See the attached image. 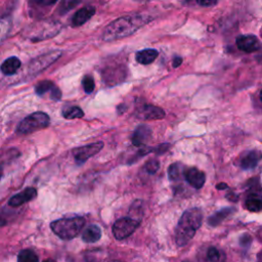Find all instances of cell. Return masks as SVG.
<instances>
[{
    "label": "cell",
    "instance_id": "20",
    "mask_svg": "<svg viewBox=\"0 0 262 262\" xmlns=\"http://www.w3.org/2000/svg\"><path fill=\"white\" fill-rule=\"evenodd\" d=\"M235 212L234 208H223L217 212H215L213 215H211L208 218V224L210 226H217L219 225L226 217H228L230 214Z\"/></svg>",
    "mask_w": 262,
    "mask_h": 262
},
{
    "label": "cell",
    "instance_id": "35",
    "mask_svg": "<svg viewBox=\"0 0 262 262\" xmlns=\"http://www.w3.org/2000/svg\"><path fill=\"white\" fill-rule=\"evenodd\" d=\"M43 262H55V261L52 260V259H47V260H45V261H43Z\"/></svg>",
    "mask_w": 262,
    "mask_h": 262
},
{
    "label": "cell",
    "instance_id": "30",
    "mask_svg": "<svg viewBox=\"0 0 262 262\" xmlns=\"http://www.w3.org/2000/svg\"><path fill=\"white\" fill-rule=\"evenodd\" d=\"M197 3L201 7H212L218 3V0H197Z\"/></svg>",
    "mask_w": 262,
    "mask_h": 262
},
{
    "label": "cell",
    "instance_id": "19",
    "mask_svg": "<svg viewBox=\"0 0 262 262\" xmlns=\"http://www.w3.org/2000/svg\"><path fill=\"white\" fill-rule=\"evenodd\" d=\"M185 171H186V167L182 163L177 162L171 164L168 168L169 180L172 182L181 181L182 178H185Z\"/></svg>",
    "mask_w": 262,
    "mask_h": 262
},
{
    "label": "cell",
    "instance_id": "32",
    "mask_svg": "<svg viewBox=\"0 0 262 262\" xmlns=\"http://www.w3.org/2000/svg\"><path fill=\"white\" fill-rule=\"evenodd\" d=\"M251 237L248 236V235H244L242 238H241V245L244 246V247H249V245L251 244Z\"/></svg>",
    "mask_w": 262,
    "mask_h": 262
},
{
    "label": "cell",
    "instance_id": "7",
    "mask_svg": "<svg viewBox=\"0 0 262 262\" xmlns=\"http://www.w3.org/2000/svg\"><path fill=\"white\" fill-rule=\"evenodd\" d=\"M140 221L131 217H123L113 224V235L117 240H124L130 237L139 226Z\"/></svg>",
    "mask_w": 262,
    "mask_h": 262
},
{
    "label": "cell",
    "instance_id": "12",
    "mask_svg": "<svg viewBox=\"0 0 262 262\" xmlns=\"http://www.w3.org/2000/svg\"><path fill=\"white\" fill-rule=\"evenodd\" d=\"M36 197H37V190L35 188H27L21 193L12 197L9 201V206L20 207L23 204L34 200Z\"/></svg>",
    "mask_w": 262,
    "mask_h": 262
},
{
    "label": "cell",
    "instance_id": "21",
    "mask_svg": "<svg viewBox=\"0 0 262 262\" xmlns=\"http://www.w3.org/2000/svg\"><path fill=\"white\" fill-rule=\"evenodd\" d=\"M245 207L250 212L262 211V198L256 194L250 195L245 201Z\"/></svg>",
    "mask_w": 262,
    "mask_h": 262
},
{
    "label": "cell",
    "instance_id": "5",
    "mask_svg": "<svg viewBox=\"0 0 262 262\" xmlns=\"http://www.w3.org/2000/svg\"><path fill=\"white\" fill-rule=\"evenodd\" d=\"M49 123H50V118L46 113L35 112L20 122L17 128V133L25 134V135L30 134L38 130L47 128Z\"/></svg>",
    "mask_w": 262,
    "mask_h": 262
},
{
    "label": "cell",
    "instance_id": "24",
    "mask_svg": "<svg viewBox=\"0 0 262 262\" xmlns=\"http://www.w3.org/2000/svg\"><path fill=\"white\" fill-rule=\"evenodd\" d=\"M84 116V112L79 107H70L63 111V117L68 120L82 118Z\"/></svg>",
    "mask_w": 262,
    "mask_h": 262
},
{
    "label": "cell",
    "instance_id": "33",
    "mask_svg": "<svg viewBox=\"0 0 262 262\" xmlns=\"http://www.w3.org/2000/svg\"><path fill=\"white\" fill-rule=\"evenodd\" d=\"M183 63V59L181 56H176L172 61V65L174 68H179Z\"/></svg>",
    "mask_w": 262,
    "mask_h": 262
},
{
    "label": "cell",
    "instance_id": "34",
    "mask_svg": "<svg viewBox=\"0 0 262 262\" xmlns=\"http://www.w3.org/2000/svg\"><path fill=\"white\" fill-rule=\"evenodd\" d=\"M227 188H228L227 185H226V184H223V183L218 184V185L216 186V189H217V190H225V189H227Z\"/></svg>",
    "mask_w": 262,
    "mask_h": 262
},
{
    "label": "cell",
    "instance_id": "29",
    "mask_svg": "<svg viewBox=\"0 0 262 262\" xmlns=\"http://www.w3.org/2000/svg\"><path fill=\"white\" fill-rule=\"evenodd\" d=\"M34 4L38 5L39 7H51L57 3V0H33Z\"/></svg>",
    "mask_w": 262,
    "mask_h": 262
},
{
    "label": "cell",
    "instance_id": "40",
    "mask_svg": "<svg viewBox=\"0 0 262 262\" xmlns=\"http://www.w3.org/2000/svg\"><path fill=\"white\" fill-rule=\"evenodd\" d=\"M140 2H141V0H140Z\"/></svg>",
    "mask_w": 262,
    "mask_h": 262
},
{
    "label": "cell",
    "instance_id": "4",
    "mask_svg": "<svg viewBox=\"0 0 262 262\" xmlns=\"http://www.w3.org/2000/svg\"><path fill=\"white\" fill-rule=\"evenodd\" d=\"M62 26L59 22H41L32 25L26 30L25 36L32 42L52 38L60 33Z\"/></svg>",
    "mask_w": 262,
    "mask_h": 262
},
{
    "label": "cell",
    "instance_id": "10",
    "mask_svg": "<svg viewBox=\"0 0 262 262\" xmlns=\"http://www.w3.org/2000/svg\"><path fill=\"white\" fill-rule=\"evenodd\" d=\"M136 115L138 118L143 120H161L165 117V112L163 109L153 106V105H144L140 107Z\"/></svg>",
    "mask_w": 262,
    "mask_h": 262
},
{
    "label": "cell",
    "instance_id": "15",
    "mask_svg": "<svg viewBox=\"0 0 262 262\" xmlns=\"http://www.w3.org/2000/svg\"><path fill=\"white\" fill-rule=\"evenodd\" d=\"M96 14V9L93 7H86L78 12L75 13L73 19H72V25L73 26H81L85 24L87 21H90Z\"/></svg>",
    "mask_w": 262,
    "mask_h": 262
},
{
    "label": "cell",
    "instance_id": "9",
    "mask_svg": "<svg viewBox=\"0 0 262 262\" xmlns=\"http://www.w3.org/2000/svg\"><path fill=\"white\" fill-rule=\"evenodd\" d=\"M185 180L191 187L196 190L203 188L206 182V174L196 167L187 168L185 171Z\"/></svg>",
    "mask_w": 262,
    "mask_h": 262
},
{
    "label": "cell",
    "instance_id": "27",
    "mask_svg": "<svg viewBox=\"0 0 262 262\" xmlns=\"http://www.w3.org/2000/svg\"><path fill=\"white\" fill-rule=\"evenodd\" d=\"M82 86H83V90L86 94L91 95L92 93H94V91L96 89L94 78L92 76H85L82 80Z\"/></svg>",
    "mask_w": 262,
    "mask_h": 262
},
{
    "label": "cell",
    "instance_id": "3",
    "mask_svg": "<svg viewBox=\"0 0 262 262\" xmlns=\"http://www.w3.org/2000/svg\"><path fill=\"white\" fill-rule=\"evenodd\" d=\"M85 225V218L82 216L65 217L50 223L51 230L62 240L70 241L76 238Z\"/></svg>",
    "mask_w": 262,
    "mask_h": 262
},
{
    "label": "cell",
    "instance_id": "26",
    "mask_svg": "<svg viewBox=\"0 0 262 262\" xmlns=\"http://www.w3.org/2000/svg\"><path fill=\"white\" fill-rule=\"evenodd\" d=\"M80 0H63L59 8V13L61 15H65L72 9H74L76 6H78Z\"/></svg>",
    "mask_w": 262,
    "mask_h": 262
},
{
    "label": "cell",
    "instance_id": "22",
    "mask_svg": "<svg viewBox=\"0 0 262 262\" xmlns=\"http://www.w3.org/2000/svg\"><path fill=\"white\" fill-rule=\"evenodd\" d=\"M18 262H39V257L32 249H24L18 255Z\"/></svg>",
    "mask_w": 262,
    "mask_h": 262
},
{
    "label": "cell",
    "instance_id": "2",
    "mask_svg": "<svg viewBox=\"0 0 262 262\" xmlns=\"http://www.w3.org/2000/svg\"><path fill=\"white\" fill-rule=\"evenodd\" d=\"M203 222V212L199 208L188 209L184 212L176 228V241L181 247L186 246L195 237Z\"/></svg>",
    "mask_w": 262,
    "mask_h": 262
},
{
    "label": "cell",
    "instance_id": "1",
    "mask_svg": "<svg viewBox=\"0 0 262 262\" xmlns=\"http://www.w3.org/2000/svg\"><path fill=\"white\" fill-rule=\"evenodd\" d=\"M152 19L144 15H131L126 17H121L113 21L106 29L103 34V39L105 41H114L122 39L134 34L137 30L148 24Z\"/></svg>",
    "mask_w": 262,
    "mask_h": 262
},
{
    "label": "cell",
    "instance_id": "28",
    "mask_svg": "<svg viewBox=\"0 0 262 262\" xmlns=\"http://www.w3.org/2000/svg\"><path fill=\"white\" fill-rule=\"evenodd\" d=\"M160 168V162L156 159H152L148 161L144 165V169L149 174H155Z\"/></svg>",
    "mask_w": 262,
    "mask_h": 262
},
{
    "label": "cell",
    "instance_id": "31",
    "mask_svg": "<svg viewBox=\"0 0 262 262\" xmlns=\"http://www.w3.org/2000/svg\"><path fill=\"white\" fill-rule=\"evenodd\" d=\"M50 98H51L53 101H60V100H61V98H62V93H61V91L57 89L56 86L51 91V93H50Z\"/></svg>",
    "mask_w": 262,
    "mask_h": 262
},
{
    "label": "cell",
    "instance_id": "16",
    "mask_svg": "<svg viewBox=\"0 0 262 262\" xmlns=\"http://www.w3.org/2000/svg\"><path fill=\"white\" fill-rule=\"evenodd\" d=\"M102 238V228L97 224H92L86 227L82 234V240L86 243H96Z\"/></svg>",
    "mask_w": 262,
    "mask_h": 262
},
{
    "label": "cell",
    "instance_id": "18",
    "mask_svg": "<svg viewBox=\"0 0 262 262\" xmlns=\"http://www.w3.org/2000/svg\"><path fill=\"white\" fill-rule=\"evenodd\" d=\"M158 55H159V52L156 49L149 48V49H143L136 52L135 60L140 65H150L156 61Z\"/></svg>",
    "mask_w": 262,
    "mask_h": 262
},
{
    "label": "cell",
    "instance_id": "17",
    "mask_svg": "<svg viewBox=\"0 0 262 262\" xmlns=\"http://www.w3.org/2000/svg\"><path fill=\"white\" fill-rule=\"evenodd\" d=\"M22 62L17 56H12L6 60L2 65V72L7 76L15 75L21 68Z\"/></svg>",
    "mask_w": 262,
    "mask_h": 262
},
{
    "label": "cell",
    "instance_id": "8",
    "mask_svg": "<svg viewBox=\"0 0 262 262\" xmlns=\"http://www.w3.org/2000/svg\"><path fill=\"white\" fill-rule=\"evenodd\" d=\"M104 149V142H95L87 145L79 147L73 150V156L78 164L85 163L90 158L96 156Z\"/></svg>",
    "mask_w": 262,
    "mask_h": 262
},
{
    "label": "cell",
    "instance_id": "6",
    "mask_svg": "<svg viewBox=\"0 0 262 262\" xmlns=\"http://www.w3.org/2000/svg\"><path fill=\"white\" fill-rule=\"evenodd\" d=\"M61 50H52L37 56L36 59L32 60L28 65V72L31 75H37L40 72L47 69L50 65H52L55 61L60 59L62 55Z\"/></svg>",
    "mask_w": 262,
    "mask_h": 262
},
{
    "label": "cell",
    "instance_id": "38",
    "mask_svg": "<svg viewBox=\"0 0 262 262\" xmlns=\"http://www.w3.org/2000/svg\"><path fill=\"white\" fill-rule=\"evenodd\" d=\"M110 262H120V261H114V260H113V261H110Z\"/></svg>",
    "mask_w": 262,
    "mask_h": 262
},
{
    "label": "cell",
    "instance_id": "23",
    "mask_svg": "<svg viewBox=\"0 0 262 262\" xmlns=\"http://www.w3.org/2000/svg\"><path fill=\"white\" fill-rule=\"evenodd\" d=\"M55 85L48 80H44L39 82L36 86H35V93L38 96H44L47 93H51V91L54 89Z\"/></svg>",
    "mask_w": 262,
    "mask_h": 262
},
{
    "label": "cell",
    "instance_id": "11",
    "mask_svg": "<svg viewBox=\"0 0 262 262\" xmlns=\"http://www.w3.org/2000/svg\"><path fill=\"white\" fill-rule=\"evenodd\" d=\"M237 46L240 50L245 52H254L258 50L261 46L258 38L254 35H242L236 40Z\"/></svg>",
    "mask_w": 262,
    "mask_h": 262
},
{
    "label": "cell",
    "instance_id": "39",
    "mask_svg": "<svg viewBox=\"0 0 262 262\" xmlns=\"http://www.w3.org/2000/svg\"><path fill=\"white\" fill-rule=\"evenodd\" d=\"M184 262H190V261H184Z\"/></svg>",
    "mask_w": 262,
    "mask_h": 262
},
{
    "label": "cell",
    "instance_id": "13",
    "mask_svg": "<svg viewBox=\"0 0 262 262\" xmlns=\"http://www.w3.org/2000/svg\"><path fill=\"white\" fill-rule=\"evenodd\" d=\"M152 137V129L148 125H139L134 130L131 136V141L134 147L144 145Z\"/></svg>",
    "mask_w": 262,
    "mask_h": 262
},
{
    "label": "cell",
    "instance_id": "25",
    "mask_svg": "<svg viewBox=\"0 0 262 262\" xmlns=\"http://www.w3.org/2000/svg\"><path fill=\"white\" fill-rule=\"evenodd\" d=\"M220 261H221L220 251L215 247L208 248L204 256V262H220Z\"/></svg>",
    "mask_w": 262,
    "mask_h": 262
},
{
    "label": "cell",
    "instance_id": "14",
    "mask_svg": "<svg viewBox=\"0 0 262 262\" xmlns=\"http://www.w3.org/2000/svg\"><path fill=\"white\" fill-rule=\"evenodd\" d=\"M262 155L257 151H249L244 153L239 159V165L244 170L254 169L260 161Z\"/></svg>",
    "mask_w": 262,
    "mask_h": 262
},
{
    "label": "cell",
    "instance_id": "37",
    "mask_svg": "<svg viewBox=\"0 0 262 262\" xmlns=\"http://www.w3.org/2000/svg\"><path fill=\"white\" fill-rule=\"evenodd\" d=\"M260 35H261V37H262V28H261V31H260Z\"/></svg>",
    "mask_w": 262,
    "mask_h": 262
},
{
    "label": "cell",
    "instance_id": "36",
    "mask_svg": "<svg viewBox=\"0 0 262 262\" xmlns=\"http://www.w3.org/2000/svg\"><path fill=\"white\" fill-rule=\"evenodd\" d=\"M259 97H260V100H261V102H262V91L260 92V95H259Z\"/></svg>",
    "mask_w": 262,
    "mask_h": 262
}]
</instances>
